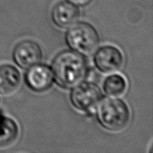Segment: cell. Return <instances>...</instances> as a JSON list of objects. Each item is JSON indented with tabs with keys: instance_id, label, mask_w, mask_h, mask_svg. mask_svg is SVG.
Masks as SVG:
<instances>
[{
	"instance_id": "3957f363",
	"label": "cell",
	"mask_w": 153,
	"mask_h": 153,
	"mask_svg": "<svg viewBox=\"0 0 153 153\" xmlns=\"http://www.w3.org/2000/svg\"><path fill=\"white\" fill-rule=\"evenodd\" d=\"M69 28L65 38L72 50L83 56H89L97 50L100 37L93 25L88 22H79Z\"/></svg>"
},
{
	"instance_id": "8fae6325",
	"label": "cell",
	"mask_w": 153,
	"mask_h": 153,
	"mask_svg": "<svg viewBox=\"0 0 153 153\" xmlns=\"http://www.w3.org/2000/svg\"><path fill=\"white\" fill-rule=\"evenodd\" d=\"M127 88L125 78L119 74H113L107 77L103 84L104 91L108 96L116 97L123 95Z\"/></svg>"
},
{
	"instance_id": "6da1fadb",
	"label": "cell",
	"mask_w": 153,
	"mask_h": 153,
	"mask_svg": "<svg viewBox=\"0 0 153 153\" xmlns=\"http://www.w3.org/2000/svg\"><path fill=\"white\" fill-rule=\"evenodd\" d=\"M52 71L56 83L61 88L70 89L85 80L88 64L83 55L73 50H65L54 58Z\"/></svg>"
},
{
	"instance_id": "7a4b0ae2",
	"label": "cell",
	"mask_w": 153,
	"mask_h": 153,
	"mask_svg": "<svg viewBox=\"0 0 153 153\" xmlns=\"http://www.w3.org/2000/svg\"><path fill=\"white\" fill-rule=\"evenodd\" d=\"M97 119L106 129L117 131L123 129L130 120V111L125 102L117 98H106L100 102Z\"/></svg>"
},
{
	"instance_id": "5b68a950",
	"label": "cell",
	"mask_w": 153,
	"mask_h": 153,
	"mask_svg": "<svg viewBox=\"0 0 153 153\" xmlns=\"http://www.w3.org/2000/svg\"><path fill=\"white\" fill-rule=\"evenodd\" d=\"M43 58V51L40 45L30 40L21 41L13 49L14 62L21 68L27 69L40 63Z\"/></svg>"
},
{
	"instance_id": "52a82bcc",
	"label": "cell",
	"mask_w": 153,
	"mask_h": 153,
	"mask_svg": "<svg viewBox=\"0 0 153 153\" xmlns=\"http://www.w3.org/2000/svg\"><path fill=\"white\" fill-rule=\"evenodd\" d=\"M25 80L28 88L33 91L43 92L52 86L54 76L49 66L37 64L28 68Z\"/></svg>"
},
{
	"instance_id": "8992f818",
	"label": "cell",
	"mask_w": 153,
	"mask_h": 153,
	"mask_svg": "<svg viewBox=\"0 0 153 153\" xmlns=\"http://www.w3.org/2000/svg\"><path fill=\"white\" fill-rule=\"evenodd\" d=\"M94 63L97 69L102 73H114L123 65V55L117 47L107 45L100 47L96 52Z\"/></svg>"
},
{
	"instance_id": "ba28073f",
	"label": "cell",
	"mask_w": 153,
	"mask_h": 153,
	"mask_svg": "<svg viewBox=\"0 0 153 153\" xmlns=\"http://www.w3.org/2000/svg\"><path fill=\"white\" fill-rule=\"evenodd\" d=\"M52 21L60 28H69L76 23L80 16L77 6L68 1H61L53 7L51 13Z\"/></svg>"
},
{
	"instance_id": "7c38bea8",
	"label": "cell",
	"mask_w": 153,
	"mask_h": 153,
	"mask_svg": "<svg viewBox=\"0 0 153 153\" xmlns=\"http://www.w3.org/2000/svg\"><path fill=\"white\" fill-rule=\"evenodd\" d=\"M68 1L75 4L76 6H82V7H83V6H86L89 4L92 1V0H68Z\"/></svg>"
},
{
	"instance_id": "9c48e42d",
	"label": "cell",
	"mask_w": 153,
	"mask_h": 153,
	"mask_svg": "<svg viewBox=\"0 0 153 153\" xmlns=\"http://www.w3.org/2000/svg\"><path fill=\"white\" fill-rule=\"evenodd\" d=\"M21 76L17 69L10 64L0 66V94L8 95L20 85Z\"/></svg>"
},
{
	"instance_id": "277c9868",
	"label": "cell",
	"mask_w": 153,
	"mask_h": 153,
	"mask_svg": "<svg viewBox=\"0 0 153 153\" xmlns=\"http://www.w3.org/2000/svg\"><path fill=\"white\" fill-rule=\"evenodd\" d=\"M102 98L101 89L96 84L85 82L74 87L70 100L76 108L82 111H91L97 108Z\"/></svg>"
},
{
	"instance_id": "30bf717a",
	"label": "cell",
	"mask_w": 153,
	"mask_h": 153,
	"mask_svg": "<svg viewBox=\"0 0 153 153\" xmlns=\"http://www.w3.org/2000/svg\"><path fill=\"white\" fill-rule=\"evenodd\" d=\"M19 134V128L13 120L0 117V147H5L14 143Z\"/></svg>"
}]
</instances>
